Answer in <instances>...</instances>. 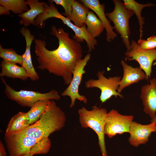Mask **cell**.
<instances>
[{
    "mask_svg": "<svg viewBox=\"0 0 156 156\" xmlns=\"http://www.w3.org/2000/svg\"><path fill=\"white\" fill-rule=\"evenodd\" d=\"M51 33L58 40L56 49L50 50L45 41L34 40V51L38 64V69L62 77L65 84L70 83L73 73L77 63L82 59L83 50L79 42L69 37L68 33L55 25L51 27Z\"/></svg>",
    "mask_w": 156,
    "mask_h": 156,
    "instance_id": "obj_1",
    "label": "cell"
},
{
    "mask_svg": "<svg viewBox=\"0 0 156 156\" xmlns=\"http://www.w3.org/2000/svg\"><path fill=\"white\" fill-rule=\"evenodd\" d=\"M66 120L64 112L54 100H50L48 109L42 117L21 132L38 140L49 137L51 134L61 130Z\"/></svg>",
    "mask_w": 156,
    "mask_h": 156,
    "instance_id": "obj_2",
    "label": "cell"
},
{
    "mask_svg": "<svg viewBox=\"0 0 156 156\" xmlns=\"http://www.w3.org/2000/svg\"><path fill=\"white\" fill-rule=\"evenodd\" d=\"M79 122L82 127L90 128L97 135L98 144L102 156H108L106 149L104 132L105 120L107 112L104 108L94 105L91 110L84 107L78 109Z\"/></svg>",
    "mask_w": 156,
    "mask_h": 156,
    "instance_id": "obj_3",
    "label": "cell"
},
{
    "mask_svg": "<svg viewBox=\"0 0 156 156\" xmlns=\"http://www.w3.org/2000/svg\"><path fill=\"white\" fill-rule=\"evenodd\" d=\"M49 1V4L46 5L44 12L39 15L35 19V25L42 27L44 22L47 19L53 18H58L74 31L75 34L73 37L74 39L79 42H82L84 40L86 41L88 52L94 49L95 47L97 45V40L95 38H93L88 33L86 25L84 24L80 28L76 26L70 19L59 12L51 0Z\"/></svg>",
    "mask_w": 156,
    "mask_h": 156,
    "instance_id": "obj_4",
    "label": "cell"
},
{
    "mask_svg": "<svg viewBox=\"0 0 156 156\" xmlns=\"http://www.w3.org/2000/svg\"><path fill=\"white\" fill-rule=\"evenodd\" d=\"M1 80L5 85V93L7 97L22 106L31 107L39 101L59 100L60 99L58 92L55 90L45 93L23 90L16 91L6 83L3 77Z\"/></svg>",
    "mask_w": 156,
    "mask_h": 156,
    "instance_id": "obj_5",
    "label": "cell"
},
{
    "mask_svg": "<svg viewBox=\"0 0 156 156\" xmlns=\"http://www.w3.org/2000/svg\"><path fill=\"white\" fill-rule=\"evenodd\" d=\"M113 2L114 4V10L112 12L106 13L105 15L109 21L113 23L114 29L120 35L127 51H128L131 48L129 40L131 33L129 21L134 14L127 8L121 1L114 0Z\"/></svg>",
    "mask_w": 156,
    "mask_h": 156,
    "instance_id": "obj_6",
    "label": "cell"
},
{
    "mask_svg": "<svg viewBox=\"0 0 156 156\" xmlns=\"http://www.w3.org/2000/svg\"><path fill=\"white\" fill-rule=\"evenodd\" d=\"M105 73L104 70L99 71L96 74L98 79H91L87 81L85 83L86 87L100 89L101 91L100 99L102 103L105 102L113 96L123 98V95L117 91L121 77L116 76L107 78L104 75Z\"/></svg>",
    "mask_w": 156,
    "mask_h": 156,
    "instance_id": "obj_7",
    "label": "cell"
},
{
    "mask_svg": "<svg viewBox=\"0 0 156 156\" xmlns=\"http://www.w3.org/2000/svg\"><path fill=\"white\" fill-rule=\"evenodd\" d=\"M91 57L90 53L87 54L83 58L79 61L73 73L72 80L68 87L61 94L62 96H68L71 100L70 105V108L75 105L76 100H78L86 104L88 102L86 97L80 95L79 93V87L83 75L85 73L84 68Z\"/></svg>",
    "mask_w": 156,
    "mask_h": 156,
    "instance_id": "obj_8",
    "label": "cell"
},
{
    "mask_svg": "<svg viewBox=\"0 0 156 156\" xmlns=\"http://www.w3.org/2000/svg\"><path fill=\"white\" fill-rule=\"evenodd\" d=\"M4 139L9 156H22L30 153L32 147L39 140L21 132L5 133Z\"/></svg>",
    "mask_w": 156,
    "mask_h": 156,
    "instance_id": "obj_9",
    "label": "cell"
},
{
    "mask_svg": "<svg viewBox=\"0 0 156 156\" xmlns=\"http://www.w3.org/2000/svg\"><path fill=\"white\" fill-rule=\"evenodd\" d=\"M125 55L129 61L135 60L139 64L140 68L145 73L148 81L152 73L153 62H156V49L144 50L140 49L137 43L132 40L130 49L125 53Z\"/></svg>",
    "mask_w": 156,
    "mask_h": 156,
    "instance_id": "obj_10",
    "label": "cell"
},
{
    "mask_svg": "<svg viewBox=\"0 0 156 156\" xmlns=\"http://www.w3.org/2000/svg\"><path fill=\"white\" fill-rule=\"evenodd\" d=\"M133 119L132 115H122L116 110L112 109L107 113L105 125V134L111 138L118 134L129 133Z\"/></svg>",
    "mask_w": 156,
    "mask_h": 156,
    "instance_id": "obj_11",
    "label": "cell"
},
{
    "mask_svg": "<svg viewBox=\"0 0 156 156\" xmlns=\"http://www.w3.org/2000/svg\"><path fill=\"white\" fill-rule=\"evenodd\" d=\"M155 132H156V122L155 121L144 125L133 121L129 128V142L131 145L136 147L140 144H145L148 141L151 133Z\"/></svg>",
    "mask_w": 156,
    "mask_h": 156,
    "instance_id": "obj_12",
    "label": "cell"
},
{
    "mask_svg": "<svg viewBox=\"0 0 156 156\" xmlns=\"http://www.w3.org/2000/svg\"><path fill=\"white\" fill-rule=\"evenodd\" d=\"M144 105V111L151 118L156 116V79L154 78L150 84L143 86L140 96Z\"/></svg>",
    "mask_w": 156,
    "mask_h": 156,
    "instance_id": "obj_13",
    "label": "cell"
},
{
    "mask_svg": "<svg viewBox=\"0 0 156 156\" xmlns=\"http://www.w3.org/2000/svg\"><path fill=\"white\" fill-rule=\"evenodd\" d=\"M20 32L24 37L26 42V48L24 53L22 55L23 64L22 66L25 70L29 78L32 81L38 80L39 77L33 66L31 52V47L35 37L30 31L26 27H22Z\"/></svg>",
    "mask_w": 156,
    "mask_h": 156,
    "instance_id": "obj_14",
    "label": "cell"
},
{
    "mask_svg": "<svg viewBox=\"0 0 156 156\" xmlns=\"http://www.w3.org/2000/svg\"><path fill=\"white\" fill-rule=\"evenodd\" d=\"M85 6L93 10L99 18L103 24L106 33V39L108 42L112 41L117 35L113 31L114 27L110 24V21L106 17L105 13V5L101 4L98 0H81Z\"/></svg>",
    "mask_w": 156,
    "mask_h": 156,
    "instance_id": "obj_15",
    "label": "cell"
},
{
    "mask_svg": "<svg viewBox=\"0 0 156 156\" xmlns=\"http://www.w3.org/2000/svg\"><path fill=\"white\" fill-rule=\"evenodd\" d=\"M123 75L120 82L117 91L120 93L125 88L134 83L145 79L146 77L144 72L140 67H133L128 64L124 60L121 61Z\"/></svg>",
    "mask_w": 156,
    "mask_h": 156,
    "instance_id": "obj_16",
    "label": "cell"
},
{
    "mask_svg": "<svg viewBox=\"0 0 156 156\" xmlns=\"http://www.w3.org/2000/svg\"><path fill=\"white\" fill-rule=\"evenodd\" d=\"M27 5L30 7L29 10L18 16L20 17V24L26 27L30 25H34L35 20L40 14L44 12L47 3L40 2L38 0H27Z\"/></svg>",
    "mask_w": 156,
    "mask_h": 156,
    "instance_id": "obj_17",
    "label": "cell"
},
{
    "mask_svg": "<svg viewBox=\"0 0 156 156\" xmlns=\"http://www.w3.org/2000/svg\"><path fill=\"white\" fill-rule=\"evenodd\" d=\"M1 71L0 76L6 77L13 79H18L23 81L27 80L29 76L25 69L22 66L6 62L3 60L1 62Z\"/></svg>",
    "mask_w": 156,
    "mask_h": 156,
    "instance_id": "obj_18",
    "label": "cell"
},
{
    "mask_svg": "<svg viewBox=\"0 0 156 156\" xmlns=\"http://www.w3.org/2000/svg\"><path fill=\"white\" fill-rule=\"evenodd\" d=\"M30 125L27 112H19L9 120L5 133L11 134L19 132L25 129Z\"/></svg>",
    "mask_w": 156,
    "mask_h": 156,
    "instance_id": "obj_19",
    "label": "cell"
},
{
    "mask_svg": "<svg viewBox=\"0 0 156 156\" xmlns=\"http://www.w3.org/2000/svg\"><path fill=\"white\" fill-rule=\"evenodd\" d=\"M89 9L82 3L75 0L72 8L71 14L67 18L72 21L74 24L80 28L85 24Z\"/></svg>",
    "mask_w": 156,
    "mask_h": 156,
    "instance_id": "obj_20",
    "label": "cell"
},
{
    "mask_svg": "<svg viewBox=\"0 0 156 156\" xmlns=\"http://www.w3.org/2000/svg\"><path fill=\"white\" fill-rule=\"evenodd\" d=\"M85 24L87 25L88 32L94 38L99 36L105 29L103 24L92 11L88 12Z\"/></svg>",
    "mask_w": 156,
    "mask_h": 156,
    "instance_id": "obj_21",
    "label": "cell"
},
{
    "mask_svg": "<svg viewBox=\"0 0 156 156\" xmlns=\"http://www.w3.org/2000/svg\"><path fill=\"white\" fill-rule=\"evenodd\" d=\"M123 2L125 7L132 11L137 16L140 27V38H141L144 24V18L142 16V11L145 7L155 6V5L151 3L140 4L134 0H123Z\"/></svg>",
    "mask_w": 156,
    "mask_h": 156,
    "instance_id": "obj_22",
    "label": "cell"
},
{
    "mask_svg": "<svg viewBox=\"0 0 156 156\" xmlns=\"http://www.w3.org/2000/svg\"><path fill=\"white\" fill-rule=\"evenodd\" d=\"M49 101L48 100L39 101L30 107L27 112L30 125L36 122L42 117L48 109Z\"/></svg>",
    "mask_w": 156,
    "mask_h": 156,
    "instance_id": "obj_23",
    "label": "cell"
},
{
    "mask_svg": "<svg viewBox=\"0 0 156 156\" xmlns=\"http://www.w3.org/2000/svg\"><path fill=\"white\" fill-rule=\"evenodd\" d=\"M0 5L6 8L14 14H22L28 10V5L24 0H0Z\"/></svg>",
    "mask_w": 156,
    "mask_h": 156,
    "instance_id": "obj_24",
    "label": "cell"
},
{
    "mask_svg": "<svg viewBox=\"0 0 156 156\" xmlns=\"http://www.w3.org/2000/svg\"><path fill=\"white\" fill-rule=\"evenodd\" d=\"M0 57L4 61L15 64H19L22 66L23 58L12 48H3L0 45Z\"/></svg>",
    "mask_w": 156,
    "mask_h": 156,
    "instance_id": "obj_25",
    "label": "cell"
},
{
    "mask_svg": "<svg viewBox=\"0 0 156 156\" xmlns=\"http://www.w3.org/2000/svg\"><path fill=\"white\" fill-rule=\"evenodd\" d=\"M51 146V142L49 137L39 139L31 148L30 153L33 155L47 153Z\"/></svg>",
    "mask_w": 156,
    "mask_h": 156,
    "instance_id": "obj_26",
    "label": "cell"
},
{
    "mask_svg": "<svg viewBox=\"0 0 156 156\" xmlns=\"http://www.w3.org/2000/svg\"><path fill=\"white\" fill-rule=\"evenodd\" d=\"M52 1L56 4L62 6L64 8V12L63 15L68 18L70 16L74 0H52Z\"/></svg>",
    "mask_w": 156,
    "mask_h": 156,
    "instance_id": "obj_27",
    "label": "cell"
},
{
    "mask_svg": "<svg viewBox=\"0 0 156 156\" xmlns=\"http://www.w3.org/2000/svg\"><path fill=\"white\" fill-rule=\"evenodd\" d=\"M137 44L142 50H148L156 49V41L147 39L146 40L140 38L138 41Z\"/></svg>",
    "mask_w": 156,
    "mask_h": 156,
    "instance_id": "obj_28",
    "label": "cell"
},
{
    "mask_svg": "<svg viewBox=\"0 0 156 156\" xmlns=\"http://www.w3.org/2000/svg\"><path fill=\"white\" fill-rule=\"evenodd\" d=\"M7 153L6 152L5 147L2 141H0V156H6Z\"/></svg>",
    "mask_w": 156,
    "mask_h": 156,
    "instance_id": "obj_29",
    "label": "cell"
},
{
    "mask_svg": "<svg viewBox=\"0 0 156 156\" xmlns=\"http://www.w3.org/2000/svg\"><path fill=\"white\" fill-rule=\"evenodd\" d=\"M10 11L6 8L0 5V15H9L10 14Z\"/></svg>",
    "mask_w": 156,
    "mask_h": 156,
    "instance_id": "obj_30",
    "label": "cell"
},
{
    "mask_svg": "<svg viewBox=\"0 0 156 156\" xmlns=\"http://www.w3.org/2000/svg\"><path fill=\"white\" fill-rule=\"evenodd\" d=\"M147 39L153 40L156 41V36H152L148 38Z\"/></svg>",
    "mask_w": 156,
    "mask_h": 156,
    "instance_id": "obj_31",
    "label": "cell"
},
{
    "mask_svg": "<svg viewBox=\"0 0 156 156\" xmlns=\"http://www.w3.org/2000/svg\"><path fill=\"white\" fill-rule=\"evenodd\" d=\"M34 155H33L32 154L29 153L28 154H27L23 155L22 156H33Z\"/></svg>",
    "mask_w": 156,
    "mask_h": 156,
    "instance_id": "obj_32",
    "label": "cell"
},
{
    "mask_svg": "<svg viewBox=\"0 0 156 156\" xmlns=\"http://www.w3.org/2000/svg\"><path fill=\"white\" fill-rule=\"evenodd\" d=\"M155 121L156 122V116L153 119H151V122Z\"/></svg>",
    "mask_w": 156,
    "mask_h": 156,
    "instance_id": "obj_33",
    "label": "cell"
}]
</instances>
